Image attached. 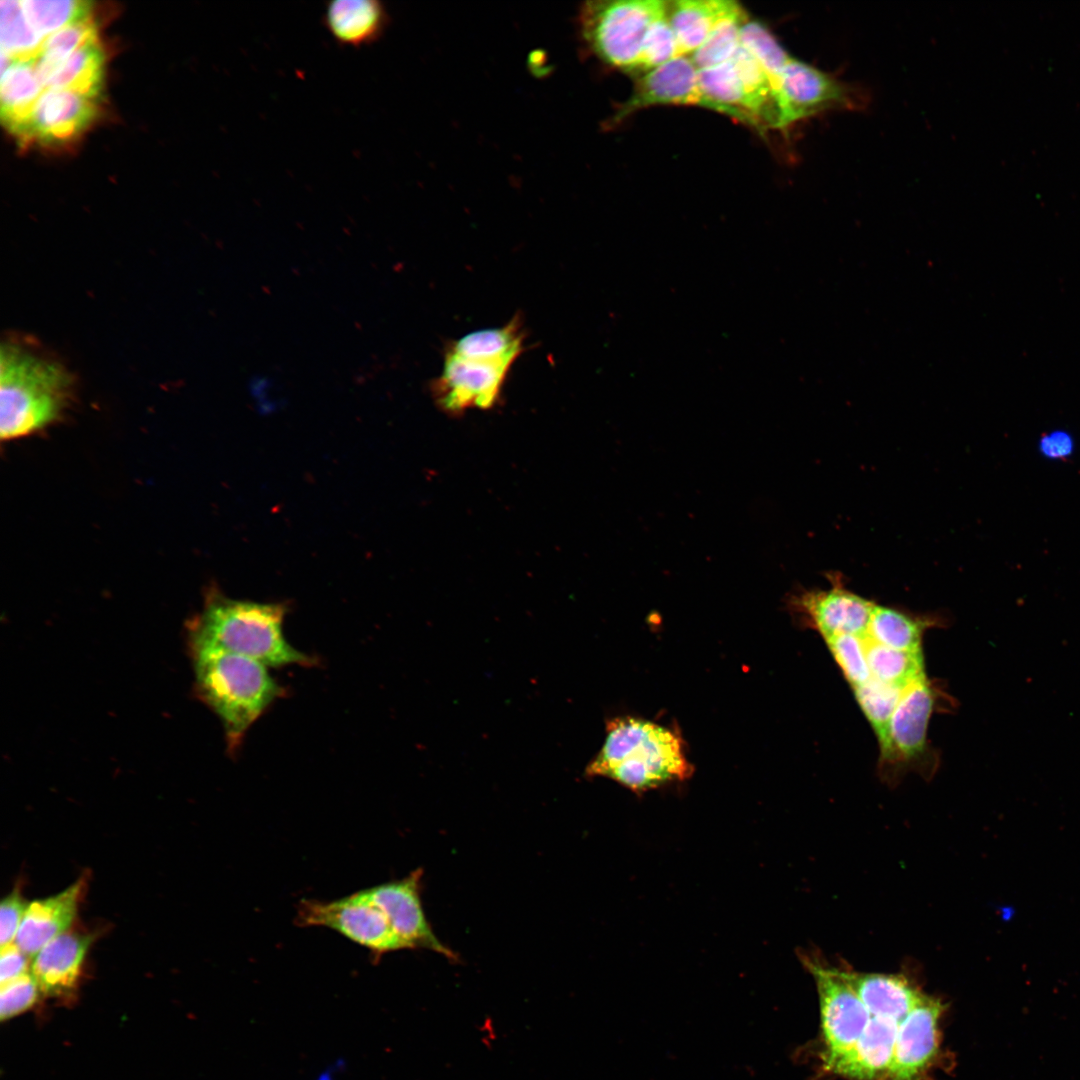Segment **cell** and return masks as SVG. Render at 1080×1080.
I'll list each match as a JSON object with an SVG mask.
<instances>
[{"label": "cell", "mask_w": 1080, "mask_h": 1080, "mask_svg": "<svg viewBox=\"0 0 1080 1080\" xmlns=\"http://www.w3.org/2000/svg\"><path fill=\"white\" fill-rule=\"evenodd\" d=\"M0 7L1 51L14 60H35L44 38L27 21L20 1H1Z\"/></svg>", "instance_id": "obj_31"}, {"label": "cell", "mask_w": 1080, "mask_h": 1080, "mask_svg": "<svg viewBox=\"0 0 1080 1080\" xmlns=\"http://www.w3.org/2000/svg\"><path fill=\"white\" fill-rule=\"evenodd\" d=\"M25 17L43 38L69 25L91 19L90 1L81 0H21Z\"/></svg>", "instance_id": "obj_30"}, {"label": "cell", "mask_w": 1080, "mask_h": 1080, "mask_svg": "<svg viewBox=\"0 0 1080 1080\" xmlns=\"http://www.w3.org/2000/svg\"><path fill=\"white\" fill-rule=\"evenodd\" d=\"M39 992L40 988L31 970L1 984V1019H10L26 1011L36 1002Z\"/></svg>", "instance_id": "obj_36"}, {"label": "cell", "mask_w": 1080, "mask_h": 1080, "mask_svg": "<svg viewBox=\"0 0 1080 1080\" xmlns=\"http://www.w3.org/2000/svg\"><path fill=\"white\" fill-rule=\"evenodd\" d=\"M74 392L71 372L40 345L11 336L0 352V434L20 439L55 423Z\"/></svg>", "instance_id": "obj_1"}, {"label": "cell", "mask_w": 1080, "mask_h": 1080, "mask_svg": "<svg viewBox=\"0 0 1080 1080\" xmlns=\"http://www.w3.org/2000/svg\"><path fill=\"white\" fill-rule=\"evenodd\" d=\"M943 691L926 675L909 684L888 724L880 749L879 776L895 786L908 772L929 779L937 768L936 754L928 742V724L938 710Z\"/></svg>", "instance_id": "obj_5"}, {"label": "cell", "mask_w": 1080, "mask_h": 1080, "mask_svg": "<svg viewBox=\"0 0 1080 1080\" xmlns=\"http://www.w3.org/2000/svg\"><path fill=\"white\" fill-rule=\"evenodd\" d=\"M693 771L678 732L650 720L624 716L607 723L603 746L586 774L607 777L635 793H644L684 781Z\"/></svg>", "instance_id": "obj_3"}, {"label": "cell", "mask_w": 1080, "mask_h": 1080, "mask_svg": "<svg viewBox=\"0 0 1080 1080\" xmlns=\"http://www.w3.org/2000/svg\"><path fill=\"white\" fill-rule=\"evenodd\" d=\"M35 60H14L1 73V118L15 134L30 116L45 91L37 75Z\"/></svg>", "instance_id": "obj_21"}, {"label": "cell", "mask_w": 1080, "mask_h": 1080, "mask_svg": "<svg viewBox=\"0 0 1080 1080\" xmlns=\"http://www.w3.org/2000/svg\"><path fill=\"white\" fill-rule=\"evenodd\" d=\"M29 958L14 942L1 946L0 983H6L28 972Z\"/></svg>", "instance_id": "obj_38"}, {"label": "cell", "mask_w": 1080, "mask_h": 1080, "mask_svg": "<svg viewBox=\"0 0 1080 1080\" xmlns=\"http://www.w3.org/2000/svg\"><path fill=\"white\" fill-rule=\"evenodd\" d=\"M740 44L765 71L772 86L774 101L781 72L791 58L774 34L761 22L748 19L742 26Z\"/></svg>", "instance_id": "obj_32"}, {"label": "cell", "mask_w": 1080, "mask_h": 1080, "mask_svg": "<svg viewBox=\"0 0 1080 1080\" xmlns=\"http://www.w3.org/2000/svg\"><path fill=\"white\" fill-rule=\"evenodd\" d=\"M868 102L864 88L791 57L775 93L776 129L786 130L827 112L862 110Z\"/></svg>", "instance_id": "obj_7"}, {"label": "cell", "mask_w": 1080, "mask_h": 1080, "mask_svg": "<svg viewBox=\"0 0 1080 1080\" xmlns=\"http://www.w3.org/2000/svg\"><path fill=\"white\" fill-rule=\"evenodd\" d=\"M843 972L871 1016L900 1023L924 993L905 974Z\"/></svg>", "instance_id": "obj_18"}, {"label": "cell", "mask_w": 1080, "mask_h": 1080, "mask_svg": "<svg viewBox=\"0 0 1080 1080\" xmlns=\"http://www.w3.org/2000/svg\"><path fill=\"white\" fill-rule=\"evenodd\" d=\"M27 907L28 903L18 889L3 898L0 906L1 946L15 941Z\"/></svg>", "instance_id": "obj_37"}, {"label": "cell", "mask_w": 1080, "mask_h": 1080, "mask_svg": "<svg viewBox=\"0 0 1080 1080\" xmlns=\"http://www.w3.org/2000/svg\"><path fill=\"white\" fill-rule=\"evenodd\" d=\"M97 29L92 19L69 25L44 39L35 67L43 87L60 65L82 46L97 41Z\"/></svg>", "instance_id": "obj_29"}, {"label": "cell", "mask_w": 1080, "mask_h": 1080, "mask_svg": "<svg viewBox=\"0 0 1080 1080\" xmlns=\"http://www.w3.org/2000/svg\"><path fill=\"white\" fill-rule=\"evenodd\" d=\"M937 624L933 616H919L876 604L864 634L869 640L900 651L922 652L925 631Z\"/></svg>", "instance_id": "obj_23"}, {"label": "cell", "mask_w": 1080, "mask_h": 1080, "mask_svg": "<svg viewBox=\"0 0 1080 1080\" xmlns=\"http://www.w3.org/2000/svg\"><path fill=\"white\" fill-rule=\"evenodd\" d=\"M1039 450L1043 456L1049 459H1065L1072 455L1074 441L1067 431H1052L1041 437Z\"/></svg>", "instance_id": "obj_39"}, {"label": "cell", "mask_w": 1080, "mask_h": 1080, "mask_svg": "<svg viewBox=\"0 0 1080 1080\" xmlns=\"http://www.w3.org/2000/svg\"><path fill=\"white\" fill-rule=\"evenodd\" d=\"M296 923L334 930L368 949L376 960L385 953L408 948L369 888L332 901L302 900L297 906Z\"/></svg>", "instance_id": "obj_9"}, {"label": "cell", "mask_w": 1080, "mask_h": 1080, "mask_svg": "<svg viewBox=\"0 0 1080 1080\" xmlns=\"http://www.w3.org/2000/svg\"><path fill=\"white\" fill-rule=\"evenodd\" d=\"M799 959L814 978L820 1002L824 1066L828 1070L846 1055L865 1030L871 1015L844 975L819 951L801 949Z\"/></svg>", "instance_id": "obj_8"}, {"label": "cell", "mask_w": 1080, "mask_h": 1080, "mask_svg": "<svg viewBox=\"0 0 1080 1080\" xmlns=\"http://www.w3.org/2000/svg\"><path fill=\"white\" fill-rule=\"evenodd\" d=\"M196 696L222 723L228 752L238 751L249 728L286 695L264 664L214 648H189Z\"/></svg>", "instance_id": "obj_4"}, {"label": "cell", "mask_w": 1080, "mask_h": 1080, "mask_svg": "<svg viewBox=\"0 0 1080 1080\" xmlns=\"http://www.w3.org/2000/svg\"><path fill=\"white\" fill-rule=\"evenodd\" d=\"M720 0L667 1V15L681 56L692 55L708 37Z\"/></svg>", "instance_id": "obj_26"}, {"label": "cell", "mask_w": 1080, "mask_h": 1080, "mask_svg": "<svg viewBox=\"0 0 1080 1080\" xmlns=\"http://www.w3.org/2000/svg\"><path fill=\"white\" fill-rule=\"evenodd\" d=\"M657 105H693L718 112L702 93L698 69L690 56H678L638 75L631 96L610 122L616 124L638 110Z\"/></svg>", "instance_id": "obj_13"}, {"label": "cell", "mask_w": 1080, "mask_h": 1080, "mask_svg": "<svg viewBox=\"0 0 1080 1080\" xmlns=\"http://www.w3.org/2000/svg\"><path fill=\"white\" fill-rule=\"evenodd\" d=\"M422 875V870L418 869L400 880L382 883L369 890L408 949H428L457 960L455 952L437 938L425 916L420 898Z\"/></svg>", "instance_id": "obj_15"}, {"label": "cell", "mask_w": 1080, "mask_h": 1080, "mask_svg": "<svg viewBox=\"0 0 1080 1080\" xmlns=\"http://www.w3.org/2000/svg\"><path fill=\"white\" fill-rule=\"evenodd\" d=\"M899 1023L871 1016L854 1047L828 1071L850 1080H884Z\"/></svg>", "instance_id": "obj_19"}, {"label": "cell", "mask_w": 1080, "mask_h": 1080, "mask_svg": "<svg viewBox=\"0 0 1080 1080\" xmlns=\"http://www.w3.org/2000/svg\"><path fill=\"white\" fill-rule=\"evenodd\" d=\"M323 22L340 44L361 47L383 35L389 16L378 0H334L326 4Z\"/></svg>", "instance_id": "obj_20"}, {"label": "cell", "mask_w": 1080, "mask_h": 1080, "mask_svg": "<svg viewBox=\"0 0 1080 1080\" xmlns=\"http://www.w3.org/2000/svg\"><path fill=\"white\" fill-rule=\"evenodd\" d=\"M678 56L681 55L668 19L666 1L647 30L634 74L641 75Z\"/></svg>", "instance_id": "obj_34"}, {"label": "cell", "mask_w": 1080, "mask_h": 1080, "mask_svg": "<svg viewBox=\"0 0 1080 1080\" xmlns=\"http://www.w3.org/2000/svg\"><path fill=\"white\" fill-rule=\"evenodd\" d=\"M748 19L745 9L738 2L720 0L718 14L708 37L690 55L697 69L731 60L740 46L741 29Z\"/></svg>", "instance_id": "obj_25"}, {"label": "cell", "mask_w": 1080, "mask_h": 1080, "mask_svg": "<svg viewBox=\"0 0 1080 1080\" xmlns=\"http://www.w3.org/2000/svg\"><path fill=\"white\" fill-rule=\"evenodd\" d=\"M87 888L80 878L60 893L28 904L15 943L34 957L49 942L69 930Z\"/></svg>", "instance_id": "obj_16"}, {"label": "cell", "mask_w": 1080, "mask_h": 1080, "mask_svg": "<svg viewBox=\"0 0 1080 1080\" xmlns=\"http://www.w3.org/2000/svg\"><path fill=\"white\" fill-rule=\"evenodd\" d=\"M906 687L903 688L870 678L865 683L853 688L856 701L870 723L878 741L883 738L890 718Z\"/></svg>", "instance_id": "obj_33"}, {"label": "cell", "mask_w": 1080, "mask_h": 1080, "mask_svg": "<svg viewBox=\"0 0 1080 1080\" xmlns=\"http://www.w3.org/2000/svg\"><path fill=\"white\" fill-rule=\"evenodd\" d=\"M665 4L662 0L584 2L577 16L580 40L602 63L634 74L647 30Z\"/></svg>", "instance_id": "obj_6"}, {"label": "cell", "mask_w": 1080, "mask_h": 1080, "mask_svg": "<svg viewBox=\"0 0 1080 1080\" xmlns=\"http://www.w3.org/2000/svg\"><path fill=\"white\" fill-rule=\"evenodd\" d=\"M105 55L97 41L73 52L45 82V90H69L91 99L101 96Z\"/></svg>", "instance_id": "obj_24"}, {"label": "cell", "mask_w": 1080, "mask_h": 1080, "mask_svg": "<svg viewBox=\"0 0 1080 1080\" xmlns=\"http://www.w3.org/2000/svg\"><path fill=\"white\" fill-rule=\"evenodd\" d=\"M93 940L91 934L68 930L43 947L31 962L40 991L53 997L71 994Z\"/></svg>", "instance_id": "obj_17"}, {"label": "cell", "mask_w": 1080, "mask_h": 1080, "mask_svg": "<svg viewBox=\"0 0 1080 1080\" xmlns=\"http://www.w3.org/2000/svg\"><path fill=\"white\" fill-rule=\"evenodd\" d=\"M863 637L871 678L904 688L925 675L922 652L892 649Z\"/></svg>", "instance_id": "obj_28"}, {"label": "cell", "mask_w": 1080, "mask_h": 1080, "mask_svg": "<svg viewBox=\"0 0 1080 1080\" xmlns=\"http://www.w3.org/2000/svg\"><path fill=\"white\" fill-rule=\"evenodd\" d=\"M287 608L284 603L238 600L210 591L203 610L188 624V647L236 653L267 667L314 666V656L296 649L284 637Z\"/></svg>", "instance_id": "obj_2"}, {"label": "cell", "mask_w": 1080, "mask_h": 1080, "mask_svg": "<svg viewBox=\"0 0 1080 1080\" xmlns=\"http://www.w3.org/2000/svg\"><path fill=\"white\" fill-rule=\"evenodd\" d=\"M827 589H799L790 594L787 607L800 622L822 638L866 633L875 602L847 588L839 573L828 575Z\"/></svg>", "instance_id": "obj_10"}, {"label": "cell", "mask_w": 1080, "mask_h": 1080, "mask_svg": "<svg viewBox=\"0 0 1080 1080\" xmlns=\"http://www.w3.org/2000/svg\"><path fill=\"white\" fill-rule=\"evenodd\" d=\"M511 363L445 353L440 376L433 384L439 406L449 413L490 408L497 401Z\"/></svg>", "instance_id": "obj_11"}, {"label": "cell", "mask_w": 1080, "mask_h": 1080, "mask_svg": "<svg viewBox=\"0 0 1080 1080\" xmlns=\"http://www.w3.org/2000/svg\"><path fill=\"white\" fill-rule=\"evenodd\" d=\"M863 636L843 634L823 638L852 689L871 678Z\"/></svg>", "instance_id": "obj_35"}, {"label": "cell", "mask_w": 1080, "mask_h": 1080, "mask_svg": "<svg viewBox=\"0 0 1080 1080\" xmlns=\"http://www.w3.org/2000/svg\"><path fill=\"white\" fill-rule=\"evenodd\" d=\"M698 82L702 93L716 105L719 113L763 132L732 60L698 69Z\"/></svg>", "instance_id": "obj_22"}, {"label": "cell", "mask_w": 1080, "mask_h": 1080, "mask_svg": "<svg viewBox=\"0 0 1080 1080\" xmlns=\"http://www.w3.org/2000/svg\"><path fill=\"white\" fill-rule=\"evenodd\" d=\"M944 1006L924 994L898 1025L890 1067L884 1080H922L939 1050V1021Z\"/></svg>", "instance_id": "obj_12"}, {"label": "cell", "mask_w": 1080, "mask_h": 1080, "mask_svg": "<svg viewBox=\"0 0 1080 1080\" xmlns=\"http://www.w3.org/2000/svg\"><path fill=\"white\" fill-rule=\"evenodd\" d=\"M97 113L95 99L69 90H45L14 135L26 143H63L84 132Z\"/></svg>", "instance_id": "obj_14"}, {"label": "cell", "mask_w": 1080, "mask_h": 1080, "mask_svg": "<svg viewBox=\"0 0 1080 1080\" xmlns=\"http://www.w3.org/2000/svg\"><path fill=\"white\" fill-rule=\"evenodd\" d=\"M523 348L519 320L503 327L471 332L449 345L447 352L467 358L503 361L513 364Z\"/></svg>", "instance_id": "obj_27"}]
</instances>
